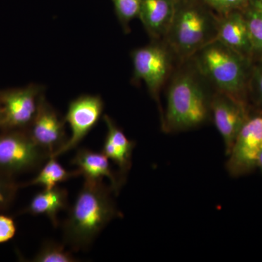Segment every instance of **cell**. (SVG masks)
Wrapping results in <instances>:
<instances>
[{"label":"cell","mask_w":262,"mask_h":262,"mask_svg":"<svg viewBox=\"0 0 262 262\" xmlns=\"http://www.w3.org/2000/svg\"><path fill=\"white\" fill-rule=\"evenodd\" d=\"M103 120L107 127V134L102 152L117 165V173L123 184L132 165L133 151L136 143L127 139L111 117L104 115Z\"/></svg>","instance_id":"cell-13"},{"label":"cell","mask_w":262,"mask_h":262,"mask_svg":"<svg viewBox=\"0 0 262 262\" xmlns=\"http://www.w3.org/2000/svg\"><path fill=\"white\" fill-rule=\"evenodd\" d=\"M194 56L200 73L214 84L219 92L248 103L253 60L216 39L207 44Z\"/></svg>","instance_id":"cell-2"},{"label":"cell","mask_w":262,"mask_h":262,"mask_svg":"<svg viewBox=\"0 0 262 262\" xmlns=\"http://www.w3.org/2000/svg\"><path fill=\"white\" fill-rule=\"evenodd\" d=\"M217 18L196 5L178 6L166 34L169 46L181 58L194 56L216 36Z\"/></svg>","instance_id":"cell-4"},{"label":"cell","mask_w":262,"mask_h":262,"mask_svg":"<svg viewBox=\"0 0 262 262\" xmlns=\"http://www.w3.org/2000/svg\"><path fill=\"white\" fill-rule=\"evenodd\" d=\"M211 113L228 155L239 130L251 115L248 103L218 92L211 98Z\"/></svg>","instance_id":"cell-9"},{"label":"cell","mask_w":262,"mask_h":262,"mask_svg":"<svg viewBox=\"0 0 262 262\" xmlns=\"http://www.w3.org/2000/svg\"><path fill=\"white\" fill-rule=\"evenodd\" d=\"M75 256L67 251L63 245L53 241L45 243L32 261L34 262H75Z\"/></svg>","instance_id":"cell-19"},{"label":"cell","mask_w":262,"mask_h":262,"mask_svg":"<svg viewBox=\"0 0 262 262\" xmlns=\"http://www.w3.org/2000/svg\"><path fill=\"white\" fill-rule=\"evenodd\" d=\"M262 152V113L251 114L234 141L226 168L234 178L244 177L257 169Z\"/></svg>","instance_id":"cell-6"},{"label":"cell","mask_w":262,"mask_h":262,"mask_svg":"<svg viewBox=\"0 0 262 262\" xmlns=\"http://www.w3.org/2000/svg\"><path fill=\"white\" fill-rule=\"evenodd\" d=\"M248 96H251L257 111L262 113V56L253 60Z\"/></svg>","instance_id":"cell-20"},{"label":"cell","mask_w":262,"mask_h":262,"mask_svg":"<svg viewBox=\"0 0 262 262\" xmlns=\"http://www.w3.org/2000/svg\"><path fill=\"white\" fill-rule=\"evenodd\" d=\"M176 0H141L139 18L151 37H165L171 25Z\"/></svg>","instance_id":"cell-15"},{"label":"cell","mask_w":262,"mask_h":262,"mask_svg":"<svg viewBox=\"0 0 262 262\" xmlns=\"http://www.w3.org/2000/svg\"><path fill=\"white\" fill-rule=\"evenodd\" d=\"M241 11L247 24L254 59L262 56V0H250Z\"/></svg>","instance_id":"cell-18"},{"label":"cell","mask_w":262,"mask_h":262,"mask_svg":"<svg viewBox=\"0 0 262 262\" xmlns=\"http://www.w3.org/2000/svg\"><path fill=\"white\" fill-rule=\"evenodd\" d=\"M49 158L27 130H8L0 134V173L7 177L35 170Z\"/></svg>","instance_id":"cell-5"},{"label":"cell","mask_w":262,"mask_h":262,"mask_svg":"<svg viewBox=\"0 0 262 262\" xmlns=\"http://www.w3.org/2000/svg\"><path fill=\"white\" fill-rule=\"evenodd\" d=\"M134 80L143 81L150 94L158 98L170 67L168 52L160 45L152 44L133 51Z\"/></svg>","instance_id":"cell-10"},{"label":"cell","mask_w":262,"mask_h":262,"mask_svg":"<svg viewBox=\"0 0 262 262\" xmlns=\"http://www.w3.org/2000/svg\"><path fill=\"white\" fill-rule=\"evenodd\" d=\"M211 98L192 74H181L169 89L163 130L176 133L203 125L211 115Z\"/></svg>","instance_id":"cell-3"},{"label":"cell","mask_w":262,"mask_h":262,"mask_svg":"<svg viewBox=\"0 0 262 262\" xmlns=\"http://www.w3.org/2000/svg\"><path fill=\"white\" fill-rule=\"evenodd\" d=\"M257 169L262 173V152L261 155H260L259 160H258Z\"/></svg>","instance_id":"cell-25"},{"label":"cell","mask_w":262,"mask_h":262,"mask_svg":"<svg viewBox=\"0 0 262 262\" xmlns=\"http://www.w3.org/2000/svg\"><path fill=\"white\" fill-rule=\"evenodd\" d=\"M16 233V226L13 219L0 215V244L10 241Z\"/></svg>","instance_id":"cell-24"},{"label":"cell","mask_w":262,"mask_h":262,"mask_svg":"<svg viewBox=\"0 0 262 262\" xmlns=\"http://www.w3.org/2000/svg\"><path fill=\"white\" fill-rule=\"evenodd\" d=\"M42 94L44 88L36 84L0 91L3 110L1 128L5 130H27L37 113L38 103Z\"/></svg>","instance_id":"cell-7"},{"label":"cell","mask_w":262,"mask_h":262,"mask_svg":"<svg viewBox=\"0 0 262 262\" xmlns=\"http://www.w3.org/2000/svg\"><path fill=\"white\" fill-rule=\"evenodd\" d=\"M250 59H253L252 44L241 10H234L217 18L215 39Z\"/></svg>","instance_id":"cell-12"},{"label":"cell","mask_w":262,"mask_h":262,"mask_svg":"<svg viewBox=\"0 0 262 262\" xmlns=\"http://www.w3.org/2000/svg\"><path fill=\"white\" fill-rule=\"evenodd\" d=\"M56 158L50 157L37 175L30 182L27 183L26 186H42L44 189H51L57 187V184L59 183L80 176L78 170L70 171L63 168L57 161Z\"/></svg>","instance_id":"cell-17"},{"label":"cell","mask_w":262,"mask_h":262,"mask_svg":"<svg viewBox=\"0 0 262 262\" xmlns=\"http://www.w3.org/2000/svg\"><path fill=\"white\" fill-rule=\"evenodd\" d=\"M113 193L111 187L103 181L84 179L63 225L64 243L72 251L89 247L112 220L121 216Z\"/></svg>","instance_id":"cell-1"},{"label":"cell","mask_w":262,"mask_h":262,"mask_svg":"<svg viewBox=\"0 0 262 262\" xmlns=\"http://www.w3.org/2000/svg\"><path fill=\"white\" fill-rule=\"evenodd\" d=\"M176 1L178 2V1H179V0H176Z\"/></svg>","instance_id":"cell-27"},{"label":"cell","mask_w":262,"mask_h":262,"mask_svg":"<svg viewBox=\"0 0 262 262\" xmlns=\"http://www.w3.org/2000/svg\"><path fill=\"white\" fill-rule=\"evenodd\" d=\"M65 124L64 118L59 116L42 94L38 103L37 113L27 130L34 142L51 157L68 140Z\"/></svg>","instance_id":"cell-11"},{"label":"cell","mask_w":262,"mask_h":262,"mask_svg":"<svg viewBox=\"0 0 262 262\" xmlns=\"http://www.w3.org/2000/svg\"><path fill=\"white\" fill-rule=\"evenodd\" d=\"M108 160L103 152L82 148L77 150L72 163L77 166L80 176H83L84 179L103 181V178L108 179L114 193L117 194L121 189L122 183L117 172L115 173L112 169Z\"/></svg>","instance_id":"cell-14"},{"label":"cell","mask_w":262,"mask_h":262,"mask_svg":"<svg viewBox=\"0 0 262 262\" xmlns=\"http://www.w3.org/2000/svg\"><path fill=\"white\" fill-rule=\"evenodd\" d=\"M250 0H204L208 6L211 7L220 15L226 14L234 10H242Z\"/></svg>","instance_id":"cell-23"},{"label":"cell","mask_w":262,"mask_h":262,"mask_svg":"<svg viewBox=\"0 0 262 262\" xmlns=\"http://www.w3.org/2000/svg\"><path fill=\"white\" fill-rule=\"evenodd\" d=\"M103 110V101L100 96L82 95L71 101L64 117L70 125L72 135L63 147L51 157L58 158L79 145L99 121Z\"/></svg>","instance_id":"cell-8"},{"label":"cell","mask_w":262,"mask_h":262,"mask_svg":"<svg viewBox=\"0 0 262 262\" xmlns=\"http://www.w3.org/2000/svg\"><path fill=\"white\" fill-rule=\"evenodd\" d=\"M68 207V192L63 188L56 187L38 192L32 198L25 213L46 215L54 227L58 225V215Z\"/></svg>","instance_id":"cell-16"},{"label":"cell","mask_w":262,"mask_h":262,"mask_svg":"<svg viewBox=\"0 0 262 262\" xmlns=\"http://www.w3.org/2000/svg\"><path fill=\"white\" fill-rule=\"evenodd\" d=\"M3 125V110H2L1 103H0V127Z\"/></svg>","instance_id":"cell-26"},{"label":"cell","mask_w":262,"mask_h":262,"mask_svg":"<svg viewBox=\"0 0 262 262\" xmlns=\"http://www.w3.org/2000/svg\"><path fill=\"white\" fill-rule=\"evenodd\" d=\"M115 12L122 27L127 29L133 19L139 18L141 0H113Z\"/></svg>","instance_id":"cell-21"},{"label":"cell","mask_w":262,"mask_h":262,"mask_svg":"<svg viewBox=\"0 0 262 262\" xmlns=\"http://www.w3.org/2000/svg\"><path fill=\"white\" fill-rule=\"evenodd\" d=\"M18 186L9 177L0 173V211L10 206L14 200Z\"/></svg>","instance_id":"cell-22"}]
</instances>
